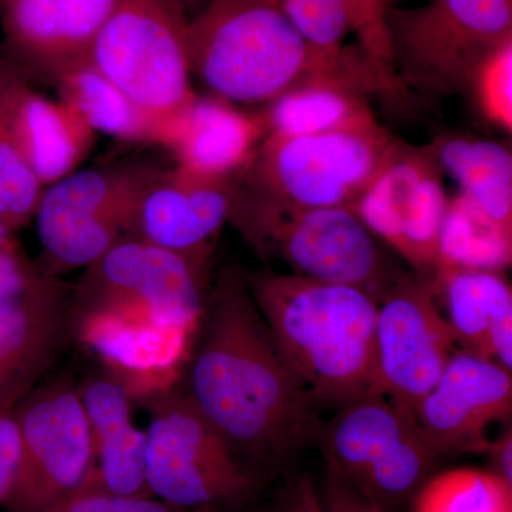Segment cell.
<instances>
[{"label":"cell","mask_w":512,"mask_h":512,"mask_svg":"<svg viewBox=\"0 0 512 512\" xmlns=\"http://www.w3.org/2000/svg\"><path fill=\"white\" fill-rule=\"evenodd\" d=\"M185 365L184 392L235 453L278 467L315 440L318 403L276 346L242 272L211 285Z\"/></svg>","instance_id":"obj_1"},{"label":"cell","mask_w":512,"mask_h":512,"mask_svg":"<svg viewBox=\"0 0 512 512\" xmlns=\"http://www.w3.org/2000/svg\"><path fill=\"white\" fill-rule=\"evenodd\" d=\"M187 47L192 79L232 104L262 107L316 79L387 87L383 63L360 43L316 52L268 0H210L188 19Z\"/></svg>","instance_id":"obj_2"},{"label":"cell","mask_w":512,"mask_h":512,"mask_svg":"<svg viewBox=\"0 0 512 512\" xmlns=\"http://www.w3.org/2000/svg\"><path fill=\"white\" fill-rule=\"evenodd\" d=\"M278 349L316 403L372 393L379 302L355 286L296 274H245Z\"/></svg>","instance_id":"obj_3"},{"label":"cell","mask_w":512,"mask_h":512,"mask_svg":"<svg viewBox=\"0 0 512 512\" xmlns=\"http://www.w3.org/2000/svg\"><path fill=\"white\" fill-rule=\"evenodd\" d=\"M252 249L291 274L355 286L382 301L406 271L352 208L299 207L237 181L229 220Z\"/></svg>","instance_id":"obj_4"},{"label":"cell","mask_w":512,"mask_h":512,"mask_svg":"<svg viewBox=\"0 0 512 512\" xmlns=\"http://www.w3.org/2000/svg\"><path fill=\"white\" fill-rule=\"evenodd\" d=\"M319 424L316 443L326 468L382 512H409L440 460L414 413L370 393Z\"/></svg>","instance_id":"obj_5"},{"label":"cell","mask_w":512,"mask_h":512,"mask_svg":"<svg viewBox=\"0 0 512 512\" xmlns=\"http://www.w3.org/2000/svg\"><path fill=\"white\" fill-rule=\"evenodd\" d=\"M394 76L429 96L470 90L478 67L512 37V0H429L386 15Z\"/></svg>","instance_id":"obj_6"},{"label":"cell","mask_w":512,"mask_h":512,"mask_svg":"<svg viewBox=\"0 0 512 512\" xmlns=\"http://www.w3.org/2000/svg\"><path fill=\"white\" fill-rule=\"evenodd\" d=\"M148 413V491L181 510L221 507L254 493L255 474L200 412L184 389L171 386L141 397Z\"/></svg>","instance_id":"obj_7"},{"label":"cell","mask_w":512,"mask_h":512,"mask_svg":"<svg viewBox=\"0 0 512 512\" xmlns=\"http://www.w3.org/2000/svg\"><path fill=\"white\" fill-rule=\"evenodd\" d=\"M188 16L175 0H119L89 62L141 109L178 123L197 93L187 47Z\"/></svg>","instance_id":"obj_8"},{"label":"cell","mask_w":512,"mask_h":512,"mask_svg":"<svg viewBox=\"0 0 512 512\" xmlns=\"http://www.w3.org/2000/svg\"><path fill=\"white\" fill-rule=\"evenodd\" d=\"M394 143L379 123L312 136H266L238 180L299 207L352 208L389 160Z\"/></svg>","instance_id":"obj_9"},{"label":"cell","mask_w":512,"mask_h":512,"mask_svg":"<svg viewBox=\"0 0 512 512\" xmlns=\"http://www.w3.org/2000/svg\"><path fill=\"white\" fill-rule=\"evenodd\" d=\"M161 168L128 163L76 170L43 191L35 220L43 274L92 265L130 235L144 188Z\"/></svg>","instance_id":"obj_10"},{"label":"cell","mask_w":512,"mask_h":512,"mask_svg":"<svg viewBox=\"0 0 512 512\" xmlns=\"http://www.w3.org/2000/svg\"><path fill=\"white\" fill-rule=\"evenodd\" d=\"M210 288V266L128 237L87 266L73 286V318L126 309L195 332Z\"/></svg>","instance_id":"obj_11"},{"label":"cell","mask_w":512,"mask_h":512,"mask_svg":"<svg viewBox=\"0 0 512 512\" xmlns=\"http://www.w3.org/2000/svg\"><path fill=\"white\" fill-rule=\"evenodd\" d=\"M18 477L5 512H43L77 493L93 467L89 421L69 379L40 383L15 410Z\"/></svg>","instance_id":"obj_12"},{"label":"cell","mask_w":512,"mask_h":512,"mask_svg":"<svg viewBox=\"0 0 512 512\" xmlns=\"http://www.w3.org/2000/svg\"><path fill=\"white\" fill-rule=\"evenodd\" d=\"M456 352L433 279L406 272L377 309L372 393L414 413Z\"/></svg>","instance_id":"obj_13"},{"label":"cell","mask_w":512,"mask_h":512,"mask_svg":"<svg viewBox=\"0 0 512 512\" xmlns=\"http://www.w3.org/2000/svg\"><path fill=\"white\" fill-rule=\"evenodd\" d=\"M440 168L423 148L394 143L389 160L353 205L363 224L414 274L433 278L448 208Z\"/></svg>","instance_id":"obj_14"},{"label":"cell","mask_w":512,"mask_h":512,"mask_svg":"<svg viewBox=\"0 0 512 512\" xmlns=\"http://www.w3.org/2000/svg\"><path fill=\"white\" fill-rule=\"evenodd\" d=\"M510 370L484 357L457 350L439 380L414 410L417 424L437 457L485 453L487 433L510 417Z\"/></svg>","instance_id":"obj_15"},{"label":"cell","mask_w":512,"mask_h":512,"mask_svg":"<svg viewBox=\"0 0 512 512\" xmlns=\"http://www.w3.org/2000/svg\"><path fill=\"white\" fill-rule=\"evenodd\" d=\"M74 339L73 286L40 274L0 306V409H13L53 369Z\"/></svg>","instance_id":"obj_16"},{"label":"cell","mask_w":512,"mask_h":512,"mask_svg":"<svg viewBox=\"0 0 512 512\" xmlns=\"http://www.w3.org/2000/svg\"><path fill=\"white\" fill-rule=\"evenodd\" d=\"M237 181L161 168L137 202L128 237L210 266L215 242L231 214Z\"/></svg>","instance_id":"obj_17"},{"label":"cell","mask_w":512,"mask_h":512,"mask_svg":"<svg viewBox=\"0 0 512 512\" xmlns=\"http://www.w3.org/2000/svg\"><path fill=\"white\" fill-rule=\"evenodd\" d=\"M119 0H0L2 53L26 77L52 82L89 60L94 40Z\"/></svg>","instance_id":"obj_18"},{"label":"cell","mask_w":512,"mask_h":512,"mask_svg":"<svg viewBox=\"0 0 512 512\" xmlns=\"http://www.w3.org/2000/svg\"><path fill=\"white\" fill-rule=\"evenodd\" d=\"M194 333L160 325L146 313L126 309L74 319V339L96 353L104 367L126 384L134 402L174 386Z\"/></svg>","instance_id":"obj_19"},{"label":"cell","mask_w":512,"mask_h":512,"mask_svg":"<svg viewBox=\"0 0 512 512\" xmlns=\"http://www.w3.org/2000/svg\"><path fill=\"white\" fill-rule=\"evenodd\" d=\"M0 89L20 153L43 187L79 170L97 136L80 114L64 101L36 92L2 52Z\"/></svg>","instance_id":"obj_20"},{"label":"cell","mask_w":512,"mask_h":512,"mask_svg":"<svg viewBox=\"0 0 512 512\" xmlns=\"http://www.w3.org/2000/svg\"><path fill=\"white\" fill-rule=\"evenodd\" d=\"M77 390L93 444V467L83 487L153 497L146 481L147 433L134 421L126 384L104 367L84 377Z\"/></svg>","instance_id":"obj_21"},{"label":"cell","mask_w":512,"mask_h":512,"mask_svg":"<svg viewBox=\"0 0 512 512\" xmlns=\"http://www.w3.org/2000/svg\"><path fill=\"white\" fill-rule=\"evenodd\" d=\"M265 137L258 113L221 97L197 94L178 120L167 150L174 167L211 180H238Z\"/></svg>","instance_id":"obj_22"},{"label":"cell","mask_w":512,"mask_h":512,"mask_svg":"<svg viewBox=\"0 0 512 512\" xmlns=\"http://www.w3.org/2000/svg\"><path fill=\"white\" fill-rule=\"evenodd\" d=\"M431 279L456 346L511 372L512 289L504 272L440 268Z\"/></svg>","instance_id":"obj_23"},{"label":"cell","mask_w":512,"mask_h":512,"mask_svg":"<svg viewBox=\"0 0 512 512\" xmlns=\"http://www.w3.org/2000/svg\"><path fill=\"white\" fill-rule=\"evenodd\" d=\"M367 87L350 80L316 79L298 84L256 111L265 137H298L377 123Z\"/></svg>","instance_id":"obj_24"},{"label":"cell","mask_w":512,"mask_h":512,"mask_svg":"<svg viewBox=\"0 0 512 512\" xmlns=\"http://www.w3.org/2000/svg\"><path fill=\"white\" fill-rule=\"evenodd\" d=\"M52 83L59 99L73 107L96 134L164 148L173 138L177 123L141 109L89 60L57 74Z\"/></svg>","instance_id":"obj_25"},{"label":"cell","mask_w":512,"mask_h":512,"mask_svg":"<svg viewBox=\"0 0 512 512\" xmlns=\"http://www.w3.org/2000/svg\"><path fill=\"white\" fill-rule=\"evenodd\" d=\"M460 187V194L512 229V154L497 141L461 136L434 138L421 147Z\"/></svg>","instance_id":"obj_26"},{"label":"cell","mask_w":512,"mask_h":512,"mask_svg":"<svg viewBox=\"0 0 512 512\" xmlns=\"http://www.w3.org/2000/svg\"><path fill=\"white\" fill-rule=\"evenodd\" d=\"M512 261V229L458 192L450 198L439 241L440 268L504 272Z\"/></svg>","instance_id":"obj_27"},{"label":"cell","mask_w":512,"mask_h":512,"mask_svg":"<svg viewBox=\"0 0 512 512\" xmlns=\"http://www.w3.org/2000/svg\"><path fill=\"white\" fill-rule=\"evenodd\" d=\"M409 512H512V485L490 470L443 471L424 483Z\"/></svg>","instance_id":"obj_28"},{"label":"cell","mask_w":512,"mask_h":512,"mask_svg":"<svg viewBox=\"0 0 512 512\" xmlns=\"http://www.w3.org/2000/svg\"><path fill=\"white\" fill-rule=\"evenodd\" d=\"M43 191L13 137L0 89V220L13 234L35 220Z\"/></svg>","instance_id":"obj_29"},{"label":"cell","mask_w":512,"mask_h":512,"mask_svg":"<svg viewBox=\"0 0 512 512\" xmlns=\"http://www.w3.org/2000/svg\"><path fill=\"white\" fill-rule=\"evenodd\" d=\"M312 49L336 56L352 32L348 0H268Z\"/></svg>","instance_id":"obj_30"},{"label":"cell","mask_w":512,"mask_h":512,"mask_svg":"<svg viewBox=\"0 0 512 512\" xmlns=\"http://www.w3.org/2000/svg\"><path fill=\"white\" fill-rule=\"evenodd\" d=\"M470 90L485 119L503 130H512V37L478 67Z\"/></svg>","instance_id":"obj_31"},{"label":"cell","mask_w":512,"mask_h":512,"mask_svg":"<svg viewBox=\"0 0 512 512\" xmlns=\"http://www.w3.org/2000/svg\"><path fill=\"white\" fill-rule=\"evenodd\" d=\"M43 512H188L150 495H120L82 487Z\"/></svg>","instance_id":"obj_32"},{"label":"cell","mask_w":512,"mask_h":512,"mask_svg":"<svg viewBox=\"0 0 512 512\" xmlns=\"http://www.w3.org/2000/svg\"><path fill=\"white\" fill-rule=\"evenodd\" d=\"M350 26L367 52L392 66L386 15L390 0H348ZM393 69V67H392Z\"/></svg>","instance_id":"obj_33"},{"label":"cell","mask_w":512,"mask_h":512,"mask_svg":"<svg viewBox=\"0 0 512 512\" xmlns=\"http://www.w3.org/2000/svg\"><path fill=\"white\" fill-rule=\"evenodd\" d=\"M40 274L39 266L28 261L15 239L0 245V306L29 288Z\"/></svg>","instance_id":"obj_34"},{"label":"cell","mask_w":512,"mask_h":512,"mask_svg":"<svg viewBox=\"0 0 512 512\" xmlns=\"http://www.w3.org/2000/svg\"><path fill=\"white\" fill-rule=\"evenodd\" d=\"M15 410L0 409V507L8 501L19 471L20 433Z\"/></svg>","instance_id":"obj_35"},{"label":"cell","mask_w":512,"mask_h":512,"mask_svg":"<svg viewBox=\"0 0 512 512\" xmlns=\"http://www.w3.org/2000/svg\"><path fill=\"white\" fill-rule=\"evenodd\" d=\"M319 497L323 512H382L329 468H326Z\"/></svg>","instance_id":"obj_36"},{"label":"cell","mask_w":512,"mask_h":512,"mask_svg":"<svg viewBox=\"0 0 512 512\" xmlns=\"http://www.w3.org/2000/svg\"><path fill=\"white\" fill-rule=\"evenodd\" d=\"M274 512H323L315 481L308 474L292 478L282 491Z\"/></svg>","instance_id":"obj_37"},{"label":"cell","mask_w":512,"mask_h":512,"mask_svg":"<svg viewBox=\"0 0 512 512\" xmlns=\"http://www.w3.org/2000/svg\"><path fill=\"white\" fill-rule=\"evenodd\" d=\"M490 457L491 473L503 478L505 483L512 485V434L505 431L500 439L491 441L490 447L485 451Z\"/></svg>","instance_id":"obj_38"},{"label":"cell","mask_w":512,"mask_h":512,"mask_svg":"<svg viewBox=\"0 0 512 512\" xmlns=\"http://www.w3.org/2000/svg\"><path fill=\"white\" fill-rule=\"evenodd\" d=\"M175 2L181 6V9L184 10V13L188 16V19L192 18V16L198 12L197 0H175Z\"/></svg>","instance_id":"obj_39"},{"label":"cell","mask_w":512,"mask_h":512,"mask_svg":"<svg viewBox=\"0 0 512 512\" xmlns=\"http://www.w3.org/2000/svg\"><path fill=\"white\" fill-rule=\"evenodd\" d=\"M13 232L10 231L8 227H6L5 222L0 220V245L8 244V242L13 241Z\"/></svg>","instance_id":"obj_40"}]
</instances>
